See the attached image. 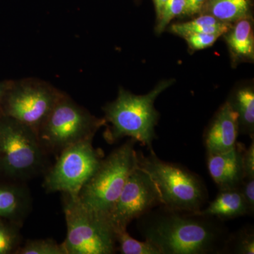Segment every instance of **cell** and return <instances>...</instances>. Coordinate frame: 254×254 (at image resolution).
I'll use <instances>...</instances> for the list:
<instances>
[{
  "instance_id": "cell-16",
  "label": "cell",
  "mask_w": 254,
  "mask_h": 254,
  "mask_svg": "<svg viewBox=\"0 0 254 254\" xmlns=\"http://www.w3.org/2000/svg\"><path fill=\"white\" fill-rule=\"evenodd\" d=\"M251 0H207L201 11L222 22L234 23L250 17Z\"/></svg>"
},
{
  "instance_id": "cell-10",
  "label": "cell",
  "mask_w": 254,
  "mask_h": 254,
  "mask_svg": "<svg viewBox=\"0 0 254 254\" xmlns=\"http://www.w3.org/2000/svg\"><path fill=\"white\" fill-rule=\"evenodd\" d=\"M161 205L158 187L150 175L138 165L128 176L108 218L113 227L127 229L133 220Z\"/></svg>"
},
{
  "instance_id": "cell-26",
  "label": "cell",
  "mask_w": 254,
  "mask_h": 254,
  "mask_svg": "<svg viewBox=\"0 0 254 254\" xmlns=\"http://www.w3.org/2000/svg\"><path fill=\"white\" fill-rule=\"evenodd\" d=\"M244 174L245 178H254V138L250 146L245 148L243 152Z\"/></svg>"
},
{
  "instance_id": "cell-20",
  "label": "cell",
  "mask_w": 254,
  "mask_h": 254,
  "mask_svg": "<svg viewBox=\"0 0 254 254\" xmlns=\"http://www.w3.org/2000/svg\"><path fill=\"white\" fill-rule=\"evenodd\" d=\"M17 254H66L63 245L52 239L28 240L20 246Z\"/></svg>"
},
{
  "instance_id": "cell-5",
  "label": "cell",
  "mask_w": 254,
  "mask_h": 254,
  "mask_svg": "<svg viewBox=\"0 0 254 254\" xmlns=\"http://www.w3.org/2000/svg\"><path fill=\"white\" fill-rule=\"evenodd\" d=\"M106 125L64 92L38 131V139L46 154L58 155L64 148L86 140Z\"/></svg>"
},
{
  "instance_id": "cell-12",
  "label": "cell",
  "mask_w": 254,
  "mask_h": 254,
  "mask_svg": "<svg viewBox=\"0 0 254 254\" xmlns=\"http://www.w3.org/2000/svg\"><path fill=\"white\" fill-rule=\"evenodd\" d=\"M243 145L237 143L235 148L216 154H207V165L212 180L219 190L239 189L245 179Z\"/></svg>"
},
{
  "instance_id": "cell-17",
  "label": "cell",
  "mask_w": 254,
  "mask_h": 254,
  "mask_svg": "<svg viewBox=\"0 0 254 254\" xmlns=\"http://www.w3.org/2000/svg\"><path fill=\"white\" fill-rule=\"evenodd\" d=\"M231 27L232 23L222 22L213 16L203 14L191 21L172 24L170 31L182 38L194 33H212L222 36Z\"/></svg>"
},
{
  "instance_id": "cell-3",
  "label": "cell",
  "mask_w": 254,
  "mask_h": 254,
  "mask_svg": "<svg viewBox=\"0 0 254 254\" xmlns=\"http://www.w3.org/2000/svg\"><path fill=\"white\" fill-rule=\"evenodd\" d=\"M135 140L128 139L102 160L99 167L80 190L85 207L108 217L131 172L138 166Z\"/></svg>"
},
{
  "instance_id": "cell-29",
  "label": "cell",
  "mask_w": 254,
  "mask_h": 254,
  "mask_svg": "<svg viewBox=\"0 0 254 254\" xmlns=\"http://www.w3.org/2000/svg\"><path fill=\"white\" fill-rule=\"evenodd\" d=\"M168 0H153L154 1L155 11H156L157 18L160 17L162 11H163L164 6L166 4Z\"/></svg>"
},
{
  "instance_id": "cell-7",
  "label": "cell",
  "mask_w": 254,
  "mask_h": 254,
  "mask_svg": "<svg viewBox=\"0 0 254 254\" xmlns=\"http://www.w3.org/2000/svg\"><path fill=\"white\" fill-rule=\"evenodd\" d=\"M46 155L34 130L0 115V167L5 173L29 180L45 170Z\"/></svg>"
},
{
  "instance_id": "cell-14",
  "label": "cell",
  "mask_w": 254,
  "mask_h": 254,
  "mask_svg": "<svg viewBox=\"0 0 254 254\" xmlns=\"http://www.w3.org/2000/svg\"><path fill=\"white\" fill-rule=\"evenodd\" d=\"M198 215L229 220L250 215L240 189L220 190L216 198L207 208L195 212Z\"/></svg>"
},
{
  "instance_id": "cell-8",
  "label": "cell",
  "mask_w": 254,
  "mask_h": 254,
  "mask_svg": "<svg viewBox=\"0 0 254 254\" xmlns=\"http://www.w3.org/2000/svg\"><path fill=\"white\" fill-rule=\"evenodd\" d=\"M63 93L39 78L12 80L4 95L0 115L14 119L38 133Z\"/></svg>"
},
{
  "instance_id": "cell-9",
  "label": "cell",
  "mask_w": 254,
  "mask_h": 254,
  "mask_svg": "<svg viewBox=\"0 0 254 254\" xmlns=\"http://www.w3.org/2000/svg\"><path fill=\"white\" fill-rule=\"evenodd\" d=\"M92 142L93 140L78 142L60 152L56 163L45 176L43 187L47 191L78 196L103 160V154Z\"/></svg>"
},
{
  "instance_id": "cell-23",
  "label": "cell",
  "mask_w": 254,
  "mask_h": 254,
  "mask_svg": "<svg viewBox=\"0 0 254 254\" xmlns=\"http://www.w3.org/2000/svg\"><path fill=\"white\" fill-rule=\"evenodd\" d=\"M185 6V0H168L158 18L156 31L158 33H163L174 18L183 14Z\"/></svg>"
},
{
  "instance_id": "cell-1",
  "label": "cell",
  "mask_w": 254,
  "mask_h": 254,
  "mask_svg": "<svg viewBox=\"0 0 254 254\" xmlns=\"http://www.w3.org/2000/svg\"><path fill=\"white\" fill-rule=\"evenodd\" d=\"M145 240L161 254H209L225 252L230 235L220 220L157 207L137 219Z\"/></svg>"
},
{
  "instance_id": "cell-24",
  "label": "cell",
  "mask_w": 254,
  "mask_h": 254,
  "mask_svg": "<svg viewBox=\"0 0 254 254\" xmlns=\"http://www.w3.org/2000/svg\"><path fill=\"white\" fill-rule=\"evenodd\" d=\"M220 35L212 33H194L185 37L189 48L193 51L210 48L220 38Z\"/></svg>"
},
{
  "instance_id": "cell-2",
  "label": "cell",
  "mask_w": 254,
  "mask_h": 254,
  "mask_svg": "<svg viewBox=\"0 0 254 254\" xmlns=\"http://www.w3.org/2000/svg\"><path fill=\"white\" fill-rule=\"evenodd\" d=\"M172 83L171 81L160 82L150 93L143 95H134L120 88L116 99L103 109L106 125H110L105 133V140L113 143L128 137L152 150L159 118L154 103L157 97Z\"/></svg>"
},
{
  "instance_id": "cell-13",
  "label": "cell",
  "mask_w": 254,
  "mask_h": 254,
  "mask_svg": "<svg viewBox=\"0 0 254 254\" xmlns=\"http://www.w3.org/2000/svg\"><path fill=\"white\" fill-rule=\"evenodd\" d=\"M31 196L24 185L0 187V217L21 225L30 213Z\"/></svg>"
},
{
  "instance_id": "cell-4",
  "label": "cell",
  "mask_w": 254,
  "mask_h": 254,
  "mask_svg": "<svg viewBox=\"0 0 254 254\" xmlns=\"http://www.w3.org/2000/svg\"><path fill=\"white\" fill-rule=\"evenodd\" d=\"M138 165L154 181L163 206L190 213L201 210L208 193L195 174L177 164L160 160L153 149L147 156L138 153Z\"/></svg>"
},
{
  "instance_id": "cell-19",
  "label": "cell",
  "mask_w": 254,
  "mask_h": 254,
  "mask_svg": "<svg viewBox=\"0 0 254 254\" xmlns=\"http://www.w3.org/2000/svg\"><path fill=\"white\" fill-rule=\"evenodd\" d=\"M115 240L122 254H161L154 245L148 241L143 242L130 236L127 229L113 227Z\"/></svg>"
},
{
  "instance_id": "cell-28",
  "label": "cell",
  "mask_w": 254,
  "mask_h": 254,
  "mask_svg": "<svg viewBox=\"0 0 254 254\" xmlns=\"http://www.w3.org/2000/svg\"><path fill=\"white\" fill-rule=\"evenodd\" d=\"M12 80H4V81H0V110H1V104H2L3 100H4V95L6 91L9 89L10 85H11Z\"/></svg>"
},
{
  "instance_id": "cell-15",
  "label": "cell",
  "mask_w": 254,
  "mask_h": 254,
  "mask_svg": "<svg viewBox=\"0 0 254 254\" xmlns=\"http://www.w3.org/2000/svg\"><path fill=\"white\" fill-rule=\"evenodd\" d=\"M224 36L234 62L254 60V30L250 17L235 21Z\"/></svg>"
},
{
  "instance_id": "cell-21",
  "label": "cell",
  "mask_w": 254,
  "mask_h": 254,
  "mask_svg": "<svg viewBox=\"0 0 254 254\" xmlns=\"http://www.w3.org/2000/svg\"><path fill=\"white\" fill-rule=\"evenodd\" d=\"M229 251H232L233 254H254V229L245 227L235 234V236L230 235L225 252Z\"/></svg>"
},
{
  "instance_id": "cell-27",
  "label": "cell",
  "mask_w": 254,
  "mask_h": 254,
  "mask_svg": "<svg viewBox=\"0 0 254 254\" xmlns=\"http://www.w3.org/2000/svg\"><path fill=\"white\" fill-rule=\"evenodd\" d=\"M207 0H185V10L183 14L193 16L201 12Z\"/></svg>"
},
{
  "instance_id": "cell-11",
  "label": "cell",
  "mask_w": 254,
  "mask_h": 254,
  "mask_svg": "<svg viewBox=\"0 0 254 254\" xmlns=\"http://www.w3.org/2000/svg\"><path fill=\"white\" fill-rule=\"evenodd\" d=\"M240 133L239 117L230 102L222 105L204 134L207 154L223 153L235 148Z\"/></svg>"
},
{
  "instance_id": "cell-25",
  "label": "cell",
  "mask_w": 254,
  "mask_h": 254,
  "mask_svg": "<svg viewBox=\"0 0 254 254\" xmlns=\"http://www.w3.org/2000/svg\"><path fill=\"white\" fill-rule=\"evenodd\" d=\"M240 189L245 203H247L250 215L254 213V178H245Z\"/></svg>"
},
{
  "instance_id": "cell-18",
  "label": "cell",
  "mask_w": 254,
  "mask_h": 254,
  "mask_svg": "<svg viewBox=\"0 0 254 254\" xmlns=\"http://www.w3.org/2000/svg\"><path fill=\"white\" fill-rule=\"evenodd\" d=\"M239 117L240 131L254 137V92L250 87L242 88L228 100Z\"/></svg>"
},
{
  "instance_id": "cell-6",
  "label": "cell",
  "mask_w": 254,
  "mask_h": 254,
  "mask_svg": "<svg viewBox=\"0 0 254 254\" xmlns=\"http://www.w3.org/2000/svg\"><path fill=\"white\" fill-rule=\"evenodd\" d=\"M64 195L66 237L63 245L66 254H113L117 250L115 231L105 215L90 210L78 197Z\"/></svg>"
},
{
  "instance_id": "cell-22",
  "label": "cell",
  "mask_w": 254,
  "mask_h": 254,
  "mask_svg": "<svg viewBox=\"0 0 254 254\" xmlns=\"http://www.w3.org/2000/svg\"><path fill=\"white\" fill-rule=\"evenodd\" d=\"M19 225L0 221V254H15L21 246Z\"/></svg>"
}]
</instances>
